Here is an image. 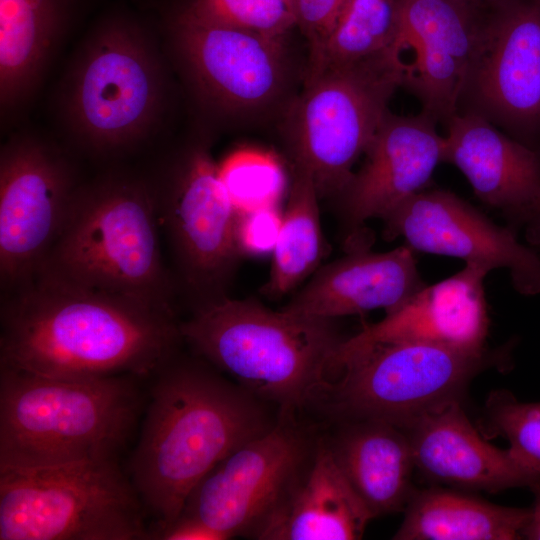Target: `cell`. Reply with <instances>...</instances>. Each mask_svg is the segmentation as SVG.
I'll list each match as a JSON object with an SVG mask.
<instances>
[{"label":"cell","mask_w":540,"mask_h":540,"mask_svg":"<svg viewBox=\"0 0 540 540\" xmlns=\"http://www.w3.org/2000/svg\"><path fill=\"white\" fill-rule=\"evenodd\" d=\"M0 369L61 379L154 376L182 341L175 315L39 273L5 293Z\"/></svg>","instance_id":"obj_1"},{"label":"cell","mask_w":540,"mask_h":540,"mask_svg":"<svg viewBox=\"0 0 540 540\" xmlns=\"http://www.w3.org/2000/svg\"><path fill=\"white\" fill-rule=\"evenodd\" d=\"M172 69L160 28L128 11L102 16L76 45L51 98L65 145L100 160L148 147L166 124Z\"/></svg>","instance_id":"obj_2"},{"label":"cell","mask_w":540,"mask_h":540,"mask_svg":"<svg viewBox=\"0 0 540 540\" xmlns=\"http://www.w3.org/2000/svg\"><path fill=\"white\" fill-rule=\"evenodd\" d=\"M151 378L128 464L145 512L154 518L150 533L180 515L193 488L220 460L272 427L256 396L206 362L175 356Z\"/></svg>","instance_id":"obj_3"},{"label":"cell","mask_w":540,"mask_h":540,"mask_svg":"<svg viewBox=\"0 0 540 540\" xmlns=\"http://www.w3.org/2000/svg\"><path fill=\"white\" fill-rule=\"evenodd\" d=\"M179 330L199 358L278 405L283 416L327 393L345 340L333 319L226 295L192 307Z\"/></svg>","instance_id":"obj_4"},{"label":"cell","mask_w":540,"mask_h":540,"mask_svg":"<svg viewBox=\"0 0 540 540\" xmlns=\"http://www.w3.org/2000/svg\"><path fill=\"white\" fill-rule=\"evenodd\" d=\"M159 225L147 173L107 170L79 185L39 273L175 315Z\"/></svg>","instance_id":"obj_5"},{"label":"cell","mask_w":540,"mask_h":540,"mask_svg":"<svg viewBox=\"0 0 540 540\" xmlns=\"http://www.w3.org/2000/svg\"><path fill=\"white\" fill-rule=\"evenodd\" d=\"M140 380L0 369V468L119 460L144 411Z\"/></svg>","instance_id":"obj_6"},{"label":"cell","mask_w":540,"mask_h":540,"mask_svg":"<svg viewBox=\"0 0 540 540\" xmlns=\"http://www.w3.org/2000/svg\"><path fill=\"white\" fill-rule=\"evenodd\" d=\"M402 51L394 45L307 71L290 111L287 140L294 168L312 179L319 196H339L353 177L352 168L389 112L392 95L407 82Z\"/></svg>","instance_id":"obj_7"},{"label":"cell","mask_w":540,"mask_h":540,"mask_svg":"<svg viewBox=\"0 0 540 540\" xmlns=\"http://www.w3.org/2000/svg\"><path fill=\"white\" fill-rule=\"evenodd\" d=\"M119 460L0 468V540L149 539Z\"/></svg>","instance_id":"obj_8"},{"label":"cell","mask_w":540,"mask_h":540,"mask_svg":"<svg viewBox=\"0 0 540 540\" xmlns=\"http://www.w3.org/2000/svg\"><path fill=\"white\" fill-rule=\"evenodd\" d=\"M159 224L192 307L225 296L240 256L237 212L204 138L167 153L147 173Z\"/></svg>","instance_id":"obj_9"},{"label":"cell","mask_w":540,"mask_h":540,"mask_svg":"<svg viewBox=\"0 0 540 540\" xmlns=\"http://www.w3.org/2000/svg\"><path fill=\"white\" fill-rule=\"evenodd\" d=\"M483 360V352L430 343L341 345L337 376L327 394L345 421L380 420L405 428L426 412L460 400Z\"/></svg>","instance_id":"obj_10"},{"label":"cell","mask_w":540,"mask_h":540,"mask_svg":"<svg viewBox=\"0 0 540 540\" xmlns=\"http://www.w3.org/2000/svg\"><path fill=\"white\" fill-rule=\"evenodd\" d=\"M70 149L30 129L0 150V280L5 293L44 266L81 184Z\"/></svg>","instance_id":"obj_11"},{"label":"cell","mask_w":540,"mask_h":540,"mask_svg":"<svg viewBox=\"0 0 540 540\" xmlns=\"http://www.w3.org/2000/svg\"><path fill=\"white\" fill-rule=\"evenodd\" d=\"M163 44L195 102L226 118L260 111L282 92L283 39L205 20L184 4L162 20Z\"/></svg>","instance_id":"obj_12"},{"label":"cell","mask_w":540,"mask_h":540,"mask_svg":"<svg viewBox=\"0 0 540 540\" xmlns=\"http://www.w3.org/2000/svg\"><path fill=\"white\" fill-rule=\"evenodd\" d=\"M304 435L286 416L220 460L193 488L180 515L219 540L258 539L305 473L310 454Z\"/></svg>","instance_id":"obj_13"},{"label":"cell","mask_w":540,"mask_h":540,"mask_svg":"<svg viewBox=\"0 0 540 540\" xmlns=\"http://www.w3.org/2000/svg\"><path fill=\"white\" fill-rule=\"evenodd\" d=\"M487 119L528 132L540 122V0H509L479 25L463 97Z\"/></svg>","instance_id":"obj_14"},{"label":"cell","mask_w":540,"mask_h":540,"mask_svg":"<svg viewBox=\"0 0 540 540\" xmlns=\"http://www.w3.org/2000/svg\"><path fill=\"white\" fill-rule=\"evenodd\" d=\"M386 235L401 236L413 250L457 257L489 271L506 268L523 295L540 293V256L455 194L421 191L388 217Z\"/></svg>","instance_id":"obj_15"},{"label":"cell","mask_w":540,"mask_h":540,"mask_svg":"<svg viewBox=\"0 0 540 540\" xmlns=\"http://www.w3.org/2000/svg\"><path fill=\"white\" fill-rule=\"evenodd\" d=\"M444 149L445 137L432 118L389 111L365 152L364 165L339 195L345 222L358 227L371 218L384 220L423 191L444 161Z\"/></svg>","instance_id":"obj_16"},{"label":"cell","mask_w":540,"mask_h":540,"mask_svg":"<svg viewBox=\"0 0 540 540\" xmlns=\"http://www.w3.org/2000/svg\"><path fill=\"white\" fill-rule=\"evenodd\" d=\"M489 270L466 263L458 273L424 286L381 321L347 338L343 347L419 342L482 353L488 333L483 280Z\"/></svg>","instance_id":"obj_17"},{"label":"cell","mask_w":540,"mask_h":540,"mask_svg":"<svg viewBox=\"0 0 540 540\" xmlns=\"http://www.w3.org/2000/svg\"><path fill=\"white\" fill-rule=\"evenodd\" d=\"M402 429L410 440L415 467L437 482L488 492L531 489L540 483L509 449L481 438L460 400L442 404Z\"/></svg>","instance_id":"obj_18"},{"label":"cell","mask_w":540,"mask_h":540,"mask_svg":"<svg viewBox=\"0 0 540 540\" xmlns=\"http://www.w3.org/2000/svg\"><path fill=\"white\" fill-rule=\"evenodd\" d=\"M444 161L464 174L488 206L528 223L540 215L539 155L482 114L471 110L448 119Z\"/></svg>","instance_id":"obj_19"},{"label":"cell","mask_w":540,"mask_h":540,"mask_svg":"<svg viewBox=\"0 0 540 540\" xmlns=\"http://www.w3.org/2000/svg\"><path fill=\"white\" fill-rule=\"evenodd\" d=\"M424 286L408 245L382 253L356 250L317 269L282 309L327 319L378 308L388 313Z\"/></svg>","instance_id":"obj_20"},{"label":"cell","mask_w":540,"mask_h":540,"mask_svg":"<svg viewBox=\"0 0 540 540\" xmlns=\"http://www.w3.org/2000/svg\"><path fill=\"white\" fill-rule=\"evenodd\" d=\"M77 0H0L1 125L26 110L60 52Z\"/></svg>","instance_id":"obj_21"},{"label":"cell","mask_w":540,"mask_h":540,"mask_svg":"<svg viewBox=\"0 0 540 540\" xmlns=\"http://www.w3.org/2000/svg\"><path fill=\"white\" fill-rule=\"evenodd\" d=\"M373 518L328 445L320 442L301 480L258 539H360Z\"/></svg>","instance_id":"obj_22"},{"label":"cell","mask_w":540,"mask_h":540,"mask_svg":"<svg viewBox=\"0 0 540 540\" xmlns=\"http://www.w3.org/2000/svg\"><path fill=\"white\" fill-rule=\"evenodd\" d=\"M327 445L374 518L405 509L415 464L404 429L380 420H346Z\"/></svg>","instance_id":"obj_23"},{"label":"cell","mask_w":540,"mask_h":540,"mask_svg":"<svg viewBox=\"0 0 540 540\" xmlns=\"http://www.w3.org/2000/svg\"><path fill=\"white\" fill-rule=\"evenodd\" d=\"M397 540H514L522 538L529 508L497 505L457 491H415Z\"/></svg>","instance_id":"obj_24"},{"label":"cell","mask_w":540,"mask_h":540,"mask_svg":"<svg viewBox=\"0 0 540 540\" xmlns=\"http://www.w3.org/2000/svg\"><path fill=\"white\" fill-rule=\"evenodd\" d=\"M318 196L312 179L294 168L269 277L261 288L266 297H283L317 271L325 254Z\"/></svg>","instance_id":"obj_25"},{"label":"cell","mask_w":540,"mask_h":540,"mask_svg":"<svg viewBox=\"0 0 540 540\" xmlns=\"http://www.w3.org/2000/svg\"><path fill=\"white\" fill-rule=\"evenodd\" d=\"M400 0H347L308 71L366 58L397 45ZM399 46V45H398Z\"/></svg>","instance_id":"obj_26"},{"label":"cell","mask_w":540,"mask_h":540,"mask_svg":"<svg viewBox=\"0 0 540 540\" xmlns=\"http://www.w3.org/2000/svg\"><path fill=\"white\" fill-rule=\"evenodd\" d=\"M218 169L236 212L279 207L287 188V176L273 153L241 148L227 156Z\"/></svg>","instance_id":"obj_27"},{"label":"cell","mask_w":540,"mask_h":540,"mask_svg":"<svg viewBox=\"0 0 540 540\" xmlns=\"http://www.w3.org/2000/svg\"><path fill=\"white\" fill-rule=\"evenodd\" d=\"M195 15L218 24L282 38L297 26L294 0H189Z\"/></svg>","instance_id":"obj_28"},{"label":"cell","mask_w":540,"mask_h":540,"mask_svg":"<svg viewBox=\"0 0 540 540\" xmlns=\"http://www.w3.org/2000/svg\"><path fill=\"white\" fill-rule=\"evenodd\" d=\"M491 427L509 443V450L540 480V402H519L506 392L487 402Z\"/></svg>","instance_id":"obj_29"},{"label":"cell","mask_w":540,"mask_h":540,"mask_svg":"<svg viewBox=\"0 0 540 540\" xmlns=\"http://www.w3.org/2000/svg\"><path fill=\"white\" fill-rule=\"evenodd\" d=\"M283 214L279 207L237 212L234 240L240 257L272 254L277 243Z\"/></svg>","instance_id":"obj_30"},{"label":"cell","mask_w":540,"mask_h":540,"mask_svg":"<svg viewBox=\"0 0 540 540\" xmlns=\"http://www.w3.org/2000/svg\"><path fill=\"white\" fill-rule=\"evenodd\" d=\"M347 0H294L297 27L309 45V59L327 40Z\"/></svg>","instance_id":"obj_31"},{"label":"cell","mask_w":540,"mask_h":540,"mask_svg":"<svg viewBox=\"0 0 540 540\" xmlns=\"http://www.w3.org/2000/svg\"><path fill=\"white\" fill-rule=\"evenodd\" d=\"M534 494L533 506L529 508V516L522 529V537L529 540H540V483L531 488Z\"/></svg>","instance_id":"obj_32"},{"label":"cell","mask_w":540,"mask_h":540,"mask_svg":"<svg viewBox=\"0 0 540 540\" xmlns=\"http://www.w3.org/2000/svg\"><path fill=\"white\" fill-rule=\"evenodd\" d=\"M529 239L540 246V215L529 223Z\"/></svg>","instance_id":"obj_33"}]
</instances>
